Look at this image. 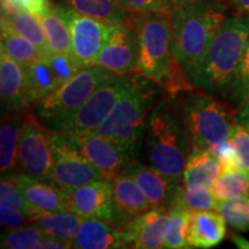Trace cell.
<instances>
[{
	"instance_id": "12",
	"label": "cell",
	"mask_w": 249,
	"mask_h": 249,
	"mask_svg": "<svg viewBox=\"0 0 249 249\" xmlns=\"http://www.w3.org/2000/svg\"><path fill=\"white\" fill-rule=\"evenodd\" d=\"M52 140L53 166L51 178L65 192L71 193L87 183L107 178L97 166L71 144L65 134L53 133Z\"/></svg>"
},
{
	"instance_id": "21",
	"label": "cell",
	"mask_w": 249,
	"mask_h": 249,
	"mask_svg": "<svg viewBox=\"0 0 249 249\" xmlns=\"http://www.w3.org/2000/svg\"><path fill=\"white\" fill-rule=\"evenodd\" d=\"M130 247L124 230L98 218H83L71 248L112 249Z\"/></svg>"
},
{
	"instance_id": "38",
	"label": "cell",
	"mask_w": 249,
	"mask_h": 249,
	"mask_svg": "<svg viewBox=\"0 0 249 249\" xmlns=\"http://www.w3.org/2000/svg\"><path fill=\"white\" fill-rule=\"evenodd\" d=\"M35 218L23 213L14 205L7 204L5 202H0V223L7 229L20 227L35 223Z\"/></svg>"
},
{
	"instance_id": "9",
	"label": "cell",
	"mask_w": 249,
	"mask_h": 249,
	"mask_svg": "<svg viewBox=\"0 0 249 249\" xmlns=\"http://www.w3.org/2000/svg\"><path fill=\"white\" fill-rule=\"evenodd\" d=\"M53 133L43 126L33 112L24 116L18 148V173L34 179L52 180Z\"/></svg>"
},
{
	"instance_id": "19",
	"label": "cell",
	"mask_w": 249,
	"mask_h": 249,
	"mask_svg": "<svg viewBox=\"0 0 249 249\" xmlns=\"http://www.w3.org/2000/svg\"><path fill=\"white\" fill-rule=\"evenodd\" d=\"M0 96L2 113H26V71L24 66L4 52L0 54Z\"/></svg>"
},
{
	"instance_id": "35",
	"label": "cell",
	"mask_w": 249,
	"mask_h": 249,
	"mask_svg": "<svg viewBox=\"0 0 249 249\" xmlns=\"http://www.w3.org/2000/svg\"><path fill=\"white\" fill-rule=\"evenodd\" d=\"M167 213H169V222H167L166 236H165V248H189L187 242V231H188L191 211L173 209Z\"/></svg>"
},
{
	"instance_id": "2",
	"label": "cell",
	"mask_w": 249,
	"mask_h": 249,
	"mask_svg": "<svg viewBox=\"0 0 249 249\" xmlns=\"http://www.w3.org/2000/svg\"><path fill=\"white\" fill-rule=\"evenodd\" d=\"M230 11L224 0H195L172 11L173 57L191 83Z\"/></svg>"
},
{
	"instance_id": "23",
	"label": "cell",
	"mask_w": 249,
	"mask_h": 249,
	"mask_svg": "<svg viewBox=\"0 0 249 249\" xmlns=\"http://www.w3.org/2000/svg\"><path fill=\"white\" fill-rule=\"evenodd\" d=\"M220 173V163L213 149L193 145L187 157L182 182L185 187L213 188Z\"/></svg>"
},
{
	"instance_id": "43",
	"label": "cell",
	"mask_w": 249,
	"mask_h": 249,
	"mask_svg": "<svg viewBox=\"0 0 249 249\" xmlns=\"http://www.w3.org/2000/svg\"><path fill=\"white\" fill-rule=\"evenodd\" d=\"M170 1V5H171V9L177 8V7H180V6H183L186 4H189V2L192 1H195V0H169Z\"/></svg>"
},
{
	"instance_id": "40",
	"label": "cell",
	"mask_w": 249,
	"mask_h": 249,
	"mask_svg": "<svg viewBox=\"0 0 249 249\" xmlns=\"http://www.w3.org/2000/svg\"><path fill=\"white\" fill-rule=\"evenodd\" d=\"M71 248V246L67 242L58 240V239L52 238V236L45 235L38 241L35 249H67Z\"/></svg>"
},
{
	"instance_id": "27",
	"label": "cell",
	"mask_w": 249,
	"mask_h": 249,
	"mask_svg": "<svg viewBox=\"0 0 249 249\" xmlns=\"http://www.w3.org/2000/svg\"><path fill=\"white\" fill-rule=\"evenodd\" d=\"M38 18L44 28L51 52L73 55L70 28L65 18L59 13L53 1H51L49 7L39 15Z\"/></svg>"
},
{
	"instance_id": "8",
	"label": "cell",
	"mask_w": 249,
	"mask_h": 249,
	"mask_svg": "<svg viewBox=\"0 0 249 249\" xmlns=\"http://www.w3.org/2000/svg\"><path fill=\"white\" fill-rule=\"evenodd\" d=\"M132 76L133 73L127 75H117L112 73L61 124L58 133L95 132L108 117L121 96L129 89Z\"/></svg>"
},
{
	"instance_id": "6",
	"label": "cell",
	"mask_w": 249,
	"mask_h": 249,
	"mask_svg": "<svg viewBox=\"0 0 249 249\" xmlns=\"http://www.w3.org/2000/svg\"><path fill=\"white\" fill-rule=\"evenodd\" d=\"M193 145L213 149L229 139L234 112L216 96L201 89L179 93Z\"/></svg>"
},
{
	"instance_id": "16",
	"label": "cell",
	"mask_w": 249,
	"mask_h": 249,
	"mask_svg": "<svg viewBox=\"0 0 249 249\" xmlns=\"http://www.w3.org/2000/svg\"><path fill=\"white\" fill-rule=\"evenodd\" d=\"M113 183V219L112 225L124 230L136 217L151 209L147 195L132 177L121 173L112 179Z\"/></svg>"
},
{
	"instance_id": "13",
	"label": "cell",
	"mask_w": 249,
	"mask_h": 249,
	"mask_svg": "<svg viewBox=\"0 0 249 249\" xmlns=\"http://www.w3.org/2000/svg\"><path fill=\"white\" fill-rule=\"evenodd\" d=\"M65 135L107 179L112 180L118 174L124 173L133 161L138 160V156L123 143L99 135L96 132L66 133Z\"/></svg>"
},
{
	"instance_id": "28",
	"label": "cell",
	"mask_w": 249,
	"mask_h": 249,
	"mask_svg": "<svg viewBox=\"0 0 249 249\" xmlns=\"http://www.w3.org/2000/svg\"><path fill=\"white\" fill-rule=\"evenodd\" d=\"M83 217L73 211L42 213L37 217L35 224L44 231L46 235L65 241L71 246L79 231Z\"/></svg>"
},
{
	"instance_id": "32",
	"label": "cell",
	"mask_w": 249,
	"mask_h": 249,
	"mask_svg": "<svg viewBox=\"0 0 249 249\" xmlns=\"http://www.w3.org/2000/svg\"><path fill=\"white\" fill-rule=\"evenodd\" d=\"M249 99V44L240 64L236 67L232 82L227 90L225 102L235 112Z\"/></svg>"
},
{
	"instance_id": "5",
	"label": "cell",
	"mask_w": 249,
	"mask_h": 249,
	"mask_svg": "<svg viewBox=\"0 0 249 249\" xmlns=\"http://www.w3.org/2000/svg\"><path fill=\"white\" fill-rule=\"evenodd\" d=\"M129 21L139 37L136 73L163 86L176 61L172 50V11L132 13Z\"/></svg>"
},
{
	"instance_id": "3",
	"label": "cell",
	"mask_w": 249,
	"mask_h": 249,
	"mask_svg": "<svg viewBox=\"0 0 249 249\" xmlns=\"http://www.w3.org/2000/svg\"><path fill=\"white\" fill-rule=\"evenodd\" d=\"M248 44L249 13L230 15L211 40L192 85L225 102L227 90Z\"/></svg>"
},
{
	"instance_id": "36",
	"label": "cell",
	"mask_w": 249,
	"mask_h": 249,
	"mask_svg": "<svg viewBox=\"0 0 249 249\" xmlns=\"http://www.w3.org/2000/svg\"><path fill=\"white\" fill-rule=\"evenodd\" d=\"M0 198L1 202L5 203L14 205L22 210L23 213L29 214L37 219L39 213H37L34 208L29 204V202L26 200L22 191H21L20 186L18 185L17 180L14 179L13 176L9 177H1V181H0ZM36 222V220H35Z\"/></svg>"
},
{
	"instance_id": "17",
	"label": "cell",
	"mask_w": 249,
	"mask_h": 249,
	"mask_svg": "<svg viewBox=\"0 0 249 249\" xmlns=\"http://www.w3.org/2000/svg\"><path fill=\"white\" fill-rule=\"evenodd\" d=\"M124 174L132 177L147 195L151 208L170 213L180 188V182L172 180L158 172L150 165L135 160L127 167Z\"/></svg>"
},
{
	"instance_id": "29",
	"label": "cell",
	"mask_w": 249,
	"mask_h": 249,
	"mask_svg": "<svg viewBox=\"0 0 249 249\" xmlns=\"http://www.w3.org/2000/svg\"><path fill=\"white\" fill-rule=\"evenodd\" d=\"M1 52L8 57L20 62L23 66L31 64L37 59L43 57L39 50L29 39L17 33L7 24L1 22Z\"/></svg>"
},
{
	"instance_id": "10",
	"label": "cell",
	"mask_w": 249,
	"mask_h": 249,
	"mask_svg": "<svg viewBox=\"0 0 249 249\" xmlns=\"http://www.w3.org/2000/svg\"><path fill=\"white\" fill-rule=\"evenodd\" d=\"M71 31V54L81 68L95 66L96 58L113 33L116 24L99 21L55 4Z\"/></svg>"
},
{
	"instance_id": "4",
	"label": "cell",
	"mask_w": 249,
	"mask_h": 249,
	"mask_svg": "<svg viewBox=\"0 0 249 249\" xmlns=\"http://www.w3.org/2000/svg\"><path fill=\"white\" fill-rule=\"evenodd\" d=\"M163 92L160 85L134 71L129 89L95 132L123 143L139 157L148 116Z\"/></svg>"
},
{
	"instance_id": "20",
	"label": "cell",
	"mask_w": 249,
	"mask_h": 249,
	"mask_svg": "<svg viewBox=\"0 0 249 249\" xmlns=\"http://www.w3.org/2000/svg\"><path fill=\"white\" fill-rule=\"evenodd\" d=\"M167 222L169 213L154 208L136 217L124 229L128 238L130 248H165Z\"/></svg>"
},
{
	"instance_id": "34",
	"label": "cell",
	"mask_w": 249,
	"mask_h": 249,
	"mask_svg": "<svg viewBox=\"0 0 249 249\" xmlns=\"http://www.w3.org/2000/svg\"><path fill=\"white\" fill-rule=\"evenodd\" d=\"M46 234L37 224L8 229L1 234V248L35 249L36 245Z\"/></svg>"
},
{
	"instance_id": "26",
	"label": "cell",
	"mask_w": 249,
	"mask_h": 249,
	"mask_svg": "<svg viewBox=\"0 0 249 249\" xmlns=\"http://www.w3.org/2000/svg\"><path fill=\"white\" fill-rule=\"evenodd\" d=\"M1 22L29 39L43 55L51 53L44 28L36 15L26 11H1Z\"/></svg>"
},
{
	"instance_id": "24",
	"label": "cell",
	"mask_w": 249,
	"mask_h": 249,
	"mask_svg": "<svg viewBox=\"0 0 249 249\" xmlns=\"http://www.w3.org/2000/svg\"><path fill=\"white\" fill-rule=\"evenodd\" d=\"M27 113V112H26ZM26 113L4 112L0 127V172L1 177L18 173V148Z\"/></svg>"
},
{
	"instance_id": "1",
	"label": "cell",
	"mask_w": 249,
	"mask_h": 249,
	"mask_svg": "<svg viewBox=\"0 0 249 249\" xmlns=\"http://www.w3.org/2000/svg\"><path fill=\"white\" fill-rule=\"evenodd\" d=\"M192 147L179 95L163 92L151 108L145 126L148 165L172 181L180 182Z\"/></svg>"
},
{
	"instance_id": "22",
	"label": "cell",
	"mask_w": 249,
	"mask_h": 249,
	"mask_svg": "<svg viewBox=\"0 0 249 249\" xmlns=\"http://www.w3.org/2000/svg\"><path fill=\"white\" fill-rule=\"evenodd\" d=\"M226 235V220L219 213L193 210L189 213L187 242L189 248L216 247Z\"/></svg>"
},
{
	"instance_id": "39",
	"label": "cell",
	"mask_w": 249,
	"mask_h": 249,
	"mask_svg": "<svg viewBox=\"0 0 249 249\" xmlns=\"http://www.w3.org/2000/svg\"><path fill=\"white\" fill-rule=\"evenodd\" d=\"M120 4L129 13L172 11L169 0H120Z\"/></svg>"
},
{
	"instance_id": "37",
	"label": "cell",
	"mask_w": 249,
	"mask_h": 249,
	"mask_svg": "<svg viewBox=\"0 0 249 249\" xmlns=\"http://www.w3.org/2000/svg\"><path fill=\"white\" fill-rule=\"evenodd\" d=\"M229 142L234 151L236 169L249 171V129L234 123L230 130Z\"/></svg>"
},
{
	"instance_id": "14",
	"label": "cell",
	"mask_w": 249,
	"mask_h": 249,
	"mask_svg": "<svg viewBox=\"0 0 249 249\" xmlns=\"http://www.w3.org/2000/svg\"><path fill=\"white\" fill-rule=\"evenodd\" d=\"M139 61V37L133 23H117L113 33L103 46L95 65L117 75L134 73Z\"/></svg>"
},
{
	"instance_id": "44",
	"label": "cell",
	"mask_w": 249,
	"mask_h": 249,
	"mask_svg": "<svg viewBox=\"0 0 249 249\" xmlns=\"http://www.w3.org/2000/svg\"><path fill=\"white\" fill-rule=\"evenodd\" d=\"M232 239H233V241L235 242V245H238L239 247H241V248H249V242L247 240H245L244 238H241V236L233 235Z\"/></svg>"
},
{
	"instance_id": "33",
	"label": "cell",
	"mask_w": 249,
	"mask_h": 249,
	"mask_svg": "<svg viewBox=\"0 0 249 249\" xmlns=\"http://www.w3.org/2000/svg\"><path fill=\"white\" fill-rule=\"evenodd\" d=\"M216 210L232 229L242 232L249 231V195L218 200Z\"/></svg>"
},
{
	"instance_id": "30",
	"label": "cell",
	"mask_w": 249,
	"mask_h": 249,
	"mask_svg": "<svg viewBox=\"0 0 249 249\" xmlns=\"http://www.w3.org/2000/svg\"><path fill=\"white\" fill-rule=\"evenodd\" d=\"M218 200H229L249 194V171L233 169L223 171L213 185Z\"/></svg>"
},
{
	"instance_id": "11",
	"label": "cell",
	"mask_w": 249,
	"mask_h": 249,
	"mask_svg": "<svg viewBox=\"0 0 249 249\" xmlns=\"http://www.w3.org/2000/svg\"><path fill=\"white\" fill-rule=\"evenodd\" d=\"M81 70L73 55L51 53L24 66L26 101L29 107L57 90Z\"/></svg>"
},
{
	"instance_id": "25",
	"label": "cell",
	"mask_w": 249,
	"mask_h": 249,
	"mask_svg": "<svg viewBox=\"0 0 249 249\" xmlns=\"http://www.w3.org/2000/svg\"><path fill=\"white\" fill-rule=\"evenodd\" d=\"M55 4L107 23H124L132 17L120 0H53Z\"/></svg>"
},
{
	"instance_id": "15",
	"label": "cell",
	"mask_w": 249,
	"mask_h": 249,
	"mask_svg": "<svg viewBox=\"0 0 249 249\" xmlns=\"http://www.w3.org/2000/svg\"><path fill=\"white\" fill-rule=\"evenodd\" d=\"M68 209L83 218H98L111 224L113 219L112 180H96L68 193Z\"/></svg>"
},
{
	"instance_id": "31",
	"label": "cell",
	"mask_w": 249,
	"mask_h": 249,
	"mask_svg": "<svg viewBox=\"0 0 249 249\" xmlns=\"http://www.w3.org/2000/svg\"><path fill=\"white\" fill-rule=\"evenodd\" d=\"M218 198L214 196L213 189L207 187L180 186L178 194L174 198L172 209L182 210H216Z\"/></svg>"
},
{
	"instance_id": "41",
	"label": "cell",
	"mask_w": 249,
	"mask_h": 249,
	"mask_svg": "<svg viewBox=\"0 0 249 249\" xmlns=\"http://www.w3.org/2000/svg\"><path fill=\"white\" fill-rule=\"evenodd\" d=\"M233 121L239 124H242V126L249 129V99L235 112L234 120Z\"/></svg>"
},
{
	"instance_id": "18",
	"label": "cell",
	"mask_w": 249,
	"mask_h": 249,
	"mask_svg": "<svg viewBox=\"0 0 249 249\" xmlns=\"http://www.w3.org/2000/svg\"><path fill=\"white\" fill-rule=\"evenodd\" d=\"M26 200L37 213H61L68 209V193L53 180L34 179L22 173L14 174Z\"/></svg>"
},
{
	"instance_id": "7",
	"label": "cell",
	"mask_w": 249,
	"mask_h": 249,
	"mask_svg": "<svg viewBox=\"0 0 249 249\" xmlns=\"http://www.w3.org/2000/svg\"><path fill=\"white\" fill-rule=\"evenodd\" d=\"M111 74L112 71L97 65L81 68L57 90L34 104L31 112L50 132L58 133L61 124Z\"/></svg>"
},
{
	"instance_id": "42",
	"label": "cell",
	"mask_w": 249,
	"mask_h": 249,
	"mask_svg": "<svg viewBox=\"0 0 249 249\" xmlns=\"http://www.w3.org/2000/svg\"><path fill=\"white\" fill-rule=\"evenodd\" d=\"M238 12L239 14L249 13V0H224Z\"/></svg>"
}]
</instances>
